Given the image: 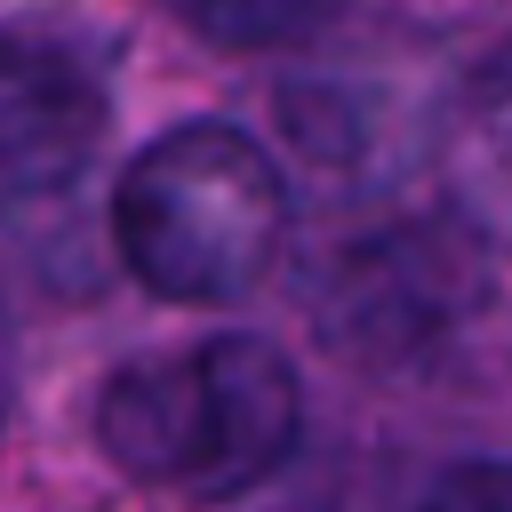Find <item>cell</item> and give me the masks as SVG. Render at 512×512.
<instances>
[{"mask_svg":"<svg viewBox=\"0 0 512 512\" xmlns=\"http://www.w3.org/2000/svg\"><path fill=\"white\" fill-rule=\"evenodd\" d=\"M88 432L120 480L184 504H232L296 456L304 384L280 344L248 328H216V336L120 360L96 384Z\"/></svg>","mask_w":512,"mask_h":512,"instance_id":"6da1fadb","label":"cell"},{"mask_svg":"<svg viewBox=\"0 0 512 512\" xmlns=\"http://www.w3.org/2000/svg\"><path fill=\"white\" fill-rule=\"evenodd\" d=\"M288 216L296 208L280 160L232 120L160 128L112 192L120 264L136 272V288L192 312L248 304L288 256Z\"/></svg>","mask_w":512,"mask_h":512,"instance_id":"7a4b0ae2","label":"cell"},{"mask_svg":"<svg viewBox=\"0 0 512 512\" xmlns=\"http://www.w3.org/2000/svg\"><path fill=\"white\" fill-rule=\"evenodd\" d=\"M312 336L336 368L408 384L464 368V352L496 328V256L448 216H400L328 248L304 288Z\"/></svg>","mask_w":512,"mask_h":512,"instance_id":"3957f363","label":"cell"},{"mask_svg":"<svg viewBox=\"0 0 512 512\" xmlns=\"http://www.w3.org/2000/svg\"><path fill=\"white\" fill-rule=\"evenodd\" d=\"M104 64L64 24H0V216L64 192L104 136Z\"/></svg>","mask_w":512,"mask_h":512,"instance_id":"277c9868","label":"cell"},{"mask_svg":"<svg viewBox=\"0 0 512 512\" xmlns=\"http://www.w3.org/2000/svg\"><path fill=\"white\" fill-rule=\"evenodd\" d=\"M448 224L472 232L488 256H512V40H496L440 104L432 136Z\"/></svg>","mask_w":512,"mask_h":512,"instance_id":"5b68a950","label":"cell"},{"mask_svg":"<svg viewBox=\"0 0 512 512\" xmlns=\"http://www.w3.org/2000/svg\"><path fill=\"white\" fill-rule=\"evenodd\" d=\"M184 32H200L208 48H232V56H272V48H296L312 40L320 24H336L344 0H160Z\"/></svg>","mask_w":512,"mask_h":512,"instance_id":"8992f818","label":"cell"},{"mask_svg":"<svg viewBox=\"0 0 512 512\" xmlns=\"http://www.w3.org/2000/svg\"><path fill=\"white\" fill-rule=\"evenodd\" d=\"M416 512H512V464L504 456H464L424 488Z\"/></svg>","mask_w":512,"mask_h":512,"instance_id":"52a82bcc","label":"cell"}]
</instances>
